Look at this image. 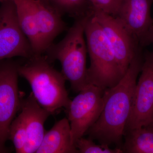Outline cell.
I'll return each instance as SVG.
<instances>
[{
    "mask_svg": "<svg viewBox=\"0 0 153 153\" xmlns=\"http://www.w3.org/2000/svg\"><path fill=\"white\" fill-rule=\"evenodd\" d=\"M27 59L25 64L19 63L18 71L19 75L29 82L36 101L51 114L62 108L67 109L71 100L62 73L51 66L42 55Z\"/></svg>",
    "mask_w": 153,
    "mask_h": 153,
    "instance_id": "2",
    "label": "cell"
},
{
    "mask_svg": "<svg viewBox=\"0 0 153 153\" xmlns=\"http://www.w3.org/2000/svg\"><path fill=\"white\" fill-rule=\"evenodd\" d=\"M153 0H122L117 17L143 47L153 26L151 7Z\"/></svg>",
    "mask_w": 153,
    "mask_h": 153,
    "instance_id": "10",
    "label": "cell"
},
{
    "mask_svg": "<svg viewBox=\"0 0 153 153\" xmlns=\"http://www.w3.org/2000/svg\"><path fill=\"white\" fill-rule=\"evenodd\" d=\"M36 153H79L71 140L68 118H63L46 131Z\"/></svg>",
    "mask_w": 153,
    "mask_h": 153,
    "instance_id": "13",
    "label": "cell"
},
{
    "mask_svg": "<svg viewBox=\"0 0 153 153\" xmlns=\"http://www.w3.org/2000/svg\"><path fill=\"white\" fill-rule=\"evenodd\" d=\"M91 7L108 14L116 17L122 0H88Z\"/></svg>",
    "mask_w": 153,
    "mask_h": 153,
    "instance_id": "19",
    "label": "cell"
},
{
    "mask_svg": "<svg viewBox=\"0 0 153 153\" xmlns=\"http://www.w3.org/2000/svg\"><path fill=\"white\" fill-rule=\"evenodd\" d=\"M94 16L104 33L123 75L137 52L141 48L137 38L119 19L91 7Z\"/></svg>",
    "mask_w": 153,
    "mask_h": 153,
    "instance_id": "7",
    "label": "cell"
},
{
    "mask_svg": "<svg viewBox=\"0 0 153 153\" xmlns=\"http://www.w3.org/2000/svg\"><path fill=\"white\" fill-rule=\"evenodd\" d=\"M38 1H40L44 3H45L46 1V0H38Z\"/></svg>",
    "mask_w": 153,
    "mask_h": 153,
    "instance_id": "22",
    "label": "cell"
},
{
    "mask_svg": "<svg viewBox=\"0 0 153 153\" xmlns=\"http://www.w3.org/2000/svg\"><path fill=\"white\" fill-rule=\"evenodd\" d=\"M150 44L153 45V26L148 33L145 43V47Z\"/></svg>",
    "mask_w": 153,
    "mask_h": 153,
    "instance_id": "20",
    "label": "cell"
},
{
    "mask_svg": "<svg viewBox=\"0 0 153 153\" xmlns=\"http://www.w3.org/2000/svg\"><path fill=\"white\" fill-rule=\"evenodd\" d=\"M104 91L102 88L89 83L71 100L66 109L71 128V140L75 146L76 141L83 137L101 114L104 106Z\"/></svg>",
    "mask_w": 153,
    "mask_h": 153,
    "instance_id": "6",
    "label": "cell"
},
{
    "mask_svg": "<svg viewBox=\"0 0 153 153\" xmlns=\"http://www.w3.org/2000/svg\"><path fill=\"white\" fill-rule=\"evenodd\" d=\"M90 13L75 19L64 38L47 49L46 57L50 63L60 61L62 72L74 92H79L89 84L87 80V47L84 39L85 26Z\"/></svg>",
    "mask_w": 153,
    "mask_h": 153,
    "instance_id": "3",
    "label": "cell"
},
{
    "mask_svg": "<svg viewBox=\"0 0 153 153\" xmlns=\"http://www.w3.org/2000/svg\"><path fill=\"white\" fill-rule=\"evenodd\" d=\"M5 1V0H0V2H1L3 1Z\"/></svg>",
    "mask_w": 153,
    "mask_h": 153,
    "instance_id": "23",
    "label": "cell"
},
{
    "mask_svg": "<svg viewBox=\"0 0 153 153\" xmlns=\"http://www.w3.org/2000/svg\"><path fill=\"white\" fill-rule=\"evenodd\" d=\"M19 25L33 48L35 55H43L33 0H13Z\"/></svg>",
    "mask_w": 153,
    "mask_h": 153,
    "instance_id": "14",
    "label": "cell"
},
{
    "mask_svg": "<svg viewBox=\"0 0 153 153\" xmlns=\"http://www.w3.org/2000/svg\"><path fill=\"white\" fill-rule=\"evenodd\" d=\"M19 64L10 59L0 61V153L10 152L6 143L9 140L10 127L21 108Z\"/></svg>",
    "mask_w": 153,
    "mask_h": 153,
    "instance_id": "5",
    "label": "cell"
},
{
    "mask_svg": "<svg viewBox=\"0 0 153 153\" xmlns=\"http://www.w3.org/2000/svg\"><path fill=\"white\" fill-rule=\"evenodd\" d=\"M141 74L137 82L131 112L125 131L145 126L153 115V53H144Z\"/></svg>",
    "mask_w": 153,
    "mask_h": 153,
    "instance_id": "9",
    "label": "cell"
},
{
    "mask_svg": "<svg viewBox=\"0 0 153 153\" xmlns=\"http://www.w3.org/2000/svg\"><path fill=\"white\" fill-rule=\"evenodd\" d=\"M145 127H146L148 128L151 129L153 131V115L149 122L146 126H145Z\"/></svg>",
    "mask_w": 153,
    "mask_h": 153,
    "instance_id": "21",
    "label": "cell"
},
{
    "mask_svg": "<svg viewBox=\"0 0 153 153\" xmlns=\"http://www.w3.org/2000/svg\"><path fill=\"white\" fill-rule=\"evenodd\" d=\"M79 153H122L123 150L120 148L112 149L107 145H97L93 140L88 137L80 138L75 143Z\"/></svg>",
    "mask_w": 153,
    "mask_h": 153,
    "instance_id": "18",
    "label": "cell"
},
{
    "mask_svg": "<svg viewBox=\"0 0 153 153\" xmlns=\"http://www.w3.org/2000/svg\"><path fill=\"white\" fill-rule=\"evenodd\" d=\"M35 55L20 27L16 4L5 0L0 6V61L15 57L28 59Z\"/></svg>",
    "mask_w": 153,
    "mask_h": 153,
    "instance_id": "8",
    "label": "cell"
},
{
    "mask_svg": "<svg viewBox=\"0 0 153 153\" xmlns=\"http://www.w3.org/2000/svg\"><path fill=\"white\" fill-rule=\"evenodd\" d=\"M123 153H153V131L142 127L125 131Z\"/></svg>",
    "mask_w": 153,
    "mask_h": 153,
    "instance_id": "15",
    "label": "cell"
},
{
    "mask_svg": "<svg viewBox=\"0 0 153 153\" xmlns=\"http://www.w3.org/2000/svg\"><path fill=\"white\" fill-rule=\"evenodd\" d=\"M152 52H153V51Z\"/></svg>",
    "mask_w": 153,
    "mask_h": 153,
    "instance_id": "24",
    "label": "cell"
},
{
    "mask_svg": "<svg viewBox=\"0 0 153 153\" xmlns=\"http://www.w3.org/2000/svg\"><path fill=\"white\" fill-rule=\"evenodd\" d=\"M33 4L44 54L56 37L66 30V25L62 16L50 6L38 0H33Z\"/></svg>",
    "mask_w": 153,
    "mask_h": 153,
    "instance_id": "12",
    "label": "cell"
},
{
    "mask_svg": "<svg viewBox=\"0 0 153 153\" xmlns=\"http://www.w3.org/2000/svg\"><path fill=\"white\" fill-rule=\"evenodd\" d=\"M20 109L27 134L23 153H36L46 133L44 123L51 114L39 105L32 92L27 98L22 100Z\"/></svg>",
    "mask_w": 153,
    "mask_h": 153,
    "instance_id": "11",
    "label": "cell"
},
{
    "mask_svg": "<svg viewBox=\"0 0 153 153\" xmlns=\"http://www.w3.org/2000/svg\"><path fill=\"white\" fill-rule=\"evenodd\" d=\"M44 4L61 16L67 14L75 19L88 15L91 10V5L88 0H46Z\"/></svg>",
    "mask_w": 153,
    "mask_h": 153,
    "instance_id": "16",
    "label": "cell"
},
{
    "mask_svg": "<svg viewBox=\"0 0 153 153\" xmlns=\"http://www.w3.org/2000/svg\"><path fill=\"white\" fill-rule=\"evenodd\" d=\"M84 33L90 59V66L87 68L88 82L103 90L113 87L123 75L92 11L85 23Z\"/></svg>",
    "mask_w": 153,
    "mask_h": 153,
    "instance_id": "4",
    "label": "cell"
},
{
    "mask_svg": "<svg viewBox=\"0 0 153 153\" xmlns=\"http://www.w3.org/2000/svg\"><path fill=\"white\" fill-rule=\"evenodd\" d=\"M9 139L13 143L16 153H23L27 142L25 122L20 114L12 122L9 131Z\"/></svg>",
    "mask_w": 153,
    "mask_h": 153,
    "instance_id": "17",
    "label": "cell"
},
{
    "mask_svg": "<svg viewBox=\"0 0 153 153\" xmlns=\"http://www.w3.org/2000/svg\"><path fill=\"white\" fill-rule=\"evenodd\" d=\"M143 48L137 52L119 82L106 88L103 93L104 106L97 121L85 134L101 144H120L128 120L137 85L143 63Z\"/></svg>",
    "mask_w": 153,
    "mask_h": 153,
    "instance_id": "1",
    "label": "cell"
}]
</instances>
